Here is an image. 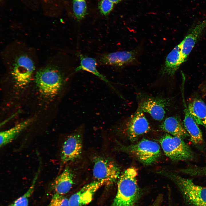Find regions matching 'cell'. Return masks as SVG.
I'll use <instances>...</instances> for the list:
<instances>
[{"label": "cell", "instance_id": "obj_9", "mask_svg": "<svg viewBox=\"0 0 206 206\" xmlns=\"http://www.w3.org/2000/svg\"><path fill=\"white\" fill-rule=\"evenodd\" d=\"M106 184L104 180H96L85 185L71 196L69 199L70 206H83L89 203L96 191Z\"/></svg>", "mask_w": 206, "mask_h": 206}, {"label": "cell", "instance_id": "obj_2", "mask_svg": "<svg viewBox=\"0 0 206 206\" xmlns=\"http://www.w3.org/2000/svg\"><path fill=\"white\" fill-rule=\"evenodd\" d=\"M60 65L52 58L36 72L34 79L40 92L48 97L56 95L63 84L64 75Z\"/></svg>", "mask_w": 206, "mask_h": 206}, {"label": "cell", "instance_id": "obj_13", "mask_svg": "<svg viewBox=\"0 0 206 206\" xmlns=\"http://www.w3.org/2000/svg\"><path fill=\"white\" fill-rule=\"evenodd\" d=\"M206 27V19L191 29L180 43L181 54L184 62L186 60Z\"/></svg>", "mask_w": 206, "mask_h": 206}, {"label": "cell", "instance_id": "obj_10", "mask_svg": "<svg viewBox=\"0 0 206 206\" xmlns=\"http://www.w3.org/2000/svg\"><path fill=\"white\" fill-rule=\"evenodd\" d=\"M168 103L164 98H148L140 102L138 109L148 113L155 120L161 121L164 118Z\"/></svg>", "mask_w": 206, "mask_h": 206}, {"label": "cell", "instance_id": "obj_23", "mask_svg": "<svg viewBox=\"0 0 206 206\" xmlns=\"http://www.w3.org/2000/svg\"><path fill=\"white\" fill-rule=\"evenodd\" d=\"M47 206H70L69 199L63 195L55 193Z\"/></svg>", "mask_w": 206, "mask_h": 206}, {"label": "cell", "instance_id": "obj_16", "mask_svg": "<svg viewBox=\"0 0 206 206\" xmlns=\"http://www.w3.org/2000/svg\"><path fill=\"white\" fill-rule=\"evenodd\" d=\"M184 62L179 43L167 56L165 65L161 71L162 74L171 76L173 75L181 65Z\"/></svg>", "mask_w": 206, "mask_h": 206}, {"label": "cell", "instance_id": "obj_8", "mask_svg": "<svg viewBox=\"0 0 206 206\" xmlns=\"http://www.w3.org/2000/svg\"><path fill=\"white\" fill-rule=\"evenodd\" d=\"M82 135L80 130L69 136L62 146L61 161L65 164L80 158L82 150Z\"/></svg>", "mask_w": 206, "mask_h": 206}, {"label": "cell", "instance_id": "obj_1", "mask_svg": "<svg viewBox=\"0 0 206 206\" xmlns=\"http://www.w3.org/2000/svg\"><path fill=\"white\" fill-rule=\"evenodd\" d=\"M2 60L16 84L23 87L29 82L37 66L35 54L23 43H11L3 51Z\"/></svg>", "mask_w": 206, "mask_h": 206}, {"label": "cell", "instance_id": "obj_18", "mask_svg": "<svg viewBox=\"0 0 206 206\" xmlns=\"http://www.w3.org/2000/svg\"><path fill=\"white\" fill-rule=\"evenodd\" d=\"M188 109L197 124L203 126L206 130V105L201 100L196 99L190 102Z\"/></svg>", "mask_w": 206, "mask_h": 206}, {"label": "cell", "instance_id": "obj_3", "mask_svg": "<svg viewBox=\"0 0 206 206\" xmlns=\"http://www.w3.org/2000/svg\"><path fill=\"white\" fill-rule=\"evenodd\" d=\"M137 170L131 167L120 175L118 182L117 191L111 206H134L140 196L136 180Z\"/></svg>", "mask_w": 206, "mask_h": 206}, {"label": "cell", "instance_id": "obj_6", "mask_svg": "<svg viewBox=\"0 0 206 206\" xmlns=\"http://www.w3.org/2000/svg\"><path fill=\"white\" fill-rule=\"evenodd\" d=\"M160 142L165 154L172 160L186 161L193 158L190 147L180 138L167 133L161 138Z\"/></svg>", "mask_w": 206, "mask_h": 206}, {"label": "cell", "instance_id": "obj_4", "mask_svg": "<svg viewBox=\"0 0 206 206\" xmlns=\"http://www.w3.org/2000/svg\"><path fill=\"white\" fill-rule=\"evenodd\" d=\"M158 173L174 182L186 204L190 206H206V187L197 185L190 179L170 172L162 171Z\"/></svg>", "mask_w": 206, "mask_h": 206}, {"label": "cell", "instance_id": "obj_25", "mask_svg": "<svg viewBox=\"0 0 206 206\" xmlns=\"http://www.w3.org/2000/svg\"><path fill=\"white\" fill-rule=\"evenodd\" d=\"M114 3L109 0H102L100 1L99 8L102 15H107L112 10Z\"/></svg>", "mask_w": 206, "mask_h": 206}, {"label": "cell", "instance_id": "obj_26", "mask_svg": "<svg viewBox=\"0 0 206 206\" xmlns=\"http://www.w3.org/2000/svg\"><path fill=\"white\" fill-rule=\"evenodd\" d=\"M114 3L116 4L120 2L122 0H109Z\"/></svg>", "mask_w": 206, "mask_h": 206}, {"label": "cell", "instance_id": "obj_22", "mask_svg": "<svg viewBox=\"0 0 206 206\" xmlns=\"http://www.w3.org/2000/svg\"><path fill=\"white\" fill-rule=\"evenodd\" d=\"M73 11L78 21L83 19L86 14V0H72Z\"/></svg>", "mask_w": 206, "mask_h": 206}, {"label": "cell", "instance_id": "obj_5", "mask_svg": "<svg viewBox=\"0 0 206 206\" xmlns=\"http://www.w3.org/2000/svg\"><path fill=\"white\" fill-rule=\"evenodd\" d=\"M120 149L134 156L144 165L151 164L160 157L161 149L157 142L143 139L137 143L128 146H122Z\"/></svg>", "mask_w": 206, "mask_h": 206}, {"label": "cell", "instance_id": "obj_15", "mask_svg": "<svg viewBox=\"0 0 206 206\" xmlns=\"http://www.w3.org/2000/svg\"><path fill=\"white\" fill-rule=\"evenodd\" d=\"M74 182V174L71 170L67 167L54 181L52 188L55 193L64 195L70 190Z\"/></svg>", "mask_w": 206, "mask_h": 206}, {"label": "cell", "instance_id": "obj_14", "mask_svg": "<svg viewBox=\"0 0 206 206\" xmlns=\"http://www.w3.org/2000/svg\"><path fill=\"white\" fill-rule=\"evenodd\" d=\"M183 92L182 97L184 106V126L189 134L191 141L195 144L202 143L203 138L201 132L195 121L189 113L184 100Z\"/></svg>", "mask_w": 206, "mask_h": 206}, {"label": "cell", "instance_id": "obj_21", "mask_svg": "<svg viewBox=\"0 0 206 206\" xmlns=\"http://www.w3.org/2000/svg\"><path fill=\"white\" fill-rule=\"evenodd\" d=\"M40 172V167L35 176L32 184L27 191L22 196L8 206H28L29 199L33 193Z\"/></svg>", "mask_w": 206, "mask_h": 206}, {"label": "cell", "instance_id": "obj_7", "mask_svg": "<svg viewBox=\"0 0 206 206\" xmlns=\"http://www.w3.org/2000/svg\"><path fill=\"white\" fill-rule=\"evenodd\" d=\"M92 174L96 180H105L108 186L118 181L121 175L120 168L114 161L100 156L96 157L93 159Z\"/></svg>", "mask_w": 206, "mask_h": 206}, {"label": "cell", "instance_id": "obj_17", "mask_svg": "<svg viewBox=\"0 0 206 206\" xmlns=\"http://www.w3.org/2000/svg\"><path fill=\"white\" fill-rule=\"evenodd\" d=\"M160 128L168 134L183 139L189 137L184 125L176 117L166 118L160 125Z\"/></svg>", "mask_w": 206, "mask_h": 206}, {"label": "cell", "instance_id": "obj_19", "mask_svg": "<svg viewBox=\"0 0 206 206\" xmlns=\"http://www.w3.org/2000/svg\"><path fill=\"white\" fill-rule=\"evenodd\" d=\"M31 122L30 119L26 120L8 130L1 132L0 133V147L3 146L11 142L30 124Z\"/></svg>", "mask_w": 206, "mask_h": 206}, {"label": "cell", "instance_id": "obj_12", "mask_svg": "<svg viewBox=\"0 0 206 206\" xmlns=\"http://www.w3.org/2000/svg\"><path fill=\"white\" fill-rule=\"evenodd\" d=\"M136 57L135 50L118 51L103 54L99 62L103 65L120 66L133 62Z\"/></svg>", "mask_w": 206, "mask_h": 206}, {"label": "cell", "instance_id": "obj_24", "mask_svg": "<svg viewBox=\"0 0 206 206\" xmlns=\"http://www.w3.org/2000/svg\"><path fill=\"white\" fill-rule=\"evenodd\" d=\"M181 172L195 176H206V166L204 167H189L181 169Z\"/></svg>", "mask_w": 206, "mask_h": 206}, {"label": "cell", "instance_id": "obj_11", "mask_svg": "<svg viewBox=\"0 0 206 206\" xmlns=\"http://www.w3.org/2000/svg\"><path fill=\"white\" fill-rule=\"evenodd\" d=\"M150 129L149 122L143 112L137 109L127 124L126 132L129 139L134 142L140 136L148 132Z\"/></svg>", "mask_w": 206, "mask_h": 206}, {"label": "cell", "instance_id": "obj_20", "mask_svg": "<svg viewBox=\"0 0 206 206\" xmlns=\"http://www.w3.org/2000/svg\"><path fill=\"white\" fill-rule=\"evenodd\" d=\"M78 55L80 60V64L75 69V72L82 70L89 72L111 86L108 80L97 70V62L95 59L80 54Z\"/></svg>", "mask_w": 206, "mask_h": 206}]
</instances>
